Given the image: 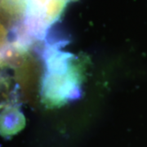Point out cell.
Returning <instances> with one entry per match:
<instances>
[{"label": "cell", "instance_id": "4", "mask_svg": "<svg viewBox=\"0 0 147 147\" xmlns=\"http://www.w3.org/2000/svg\"><path fill=\"white\" fill-rule=\"evenodd\" d=\"M7 31L4 26L0 22V47H3L6 43Z\"/></svg>", "mask_w": 147, "mask_h": 147}, {"label": "cell", "instance_id": "1", "mask_svg": "<svg viewBox=\"0 0 147 147\" xmlns=\"http://www.w3.org/2000/svg\"><path fill=\"white\" fill-rule=\"evenodd\" d=\"M72 55L51 46L45 53L46 74L42 81V96L48 105H57L78 97L79 79L70 66Z\"/></svg>", "mask_w": 147, "mask_h": 147}, {"label": "cell", "instance_id": "2", "mask_svg": "<svg viewBox=\"0 0 147 147\" xmlns=\"http://www.w3.org/2000/svg\"><path fill=\"white\" fill-rule=\"evenodd\" d=\"M53 0H23L26 11V28L30 34L36 38H43L40 21L44 9Z\"/></svg>", "mask_w": 147, "mask_h": 147}, {"label": "cell", "instance_id": "3", "mask_svg": "<svg viewBox=\"0 0 147 147\" xmlns=\"http://www.w3.org/2000/svg\"><path fill=\"white\" fill-rule=\"evenodd\" d=\"M9 92V84L7 79L0 74V105H2L7 98Z\"/></svg>", "mask_w": 147, "mask_h": 147}]
</instances>
